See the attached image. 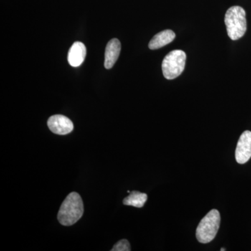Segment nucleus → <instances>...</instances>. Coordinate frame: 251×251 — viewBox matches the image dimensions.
Masks as SVG:
<instances>
[{"label":"nucleus","instance_id":"nucleus-1","mask_svg":"<svg viewBox=\"0 0 251 251\" xmlns=\"http://www.w3.org/2000/svg\"><path fill=\"white\" fill-rule=\"evenodd\" d=\"M83 212L82 198L78 193L72 192L66 198L61 205L57 219L63 226H73L81 219Z\"/></svg>","mask_w":251,"mask_h":251},{"label":"nucleus","instance_id":"nucleus-2","mask_svg":"<svg viewBox=\"0 0 251 251\" xmlns=\"http://www.w3.org/2000/svg\"><path fill=\"white\" fill-rule=\"evenodd\" d=\"M225 23L227 34L232 40L241 39L247 29L245 10L239 6L229 8L225 16Z\"/></svg>","mask_w":251,"mask_h":251},{"label":"nucleus","instance_id":"nucleus-3","mask_svg":"<svg viewBox=\"0 0 251 251\" xmlns=\"http://www.w3.org/2000/svg\"><path fill=\"white\" fill-rule=\"evenodd\" d=\"M221 224V216L217 209H212L202 219L197 229L196 237L198 242L207 244L215 238Z\"/></svg>","mask_w":251,"mask_h":251},{"label":"nucleus","instance_id":"nucleus-4","mask_svg":"<svg viewBox=\"0 0 251 251\" xmlns=\"http://www.w3.org/2000/svg\"><path fill=\"white\" fill-rule=\"evenodd\" d=\"M186 54L180 50H173L167 54L162 62L163 75L168 80H173L184 72Z\"/></svg>","mask_w":251,"mask_h":251},{"label":"nucleus","instance_id":"nucleus-5","mask_svg":"<svg viewBox=\"0 0 251 251\" xmlns=\"http://www.w3.org/2000/svg\"><path fill=\"white\" fill-rule=\"evenodd\" d=\"M251 157V132L246 130L241 135L236 148V161L239 164H244Z\"/></svg>","mask_w":251,"mask_h":251},{"label":"nucleus","instance_id":"nucleus-6","mask_svg":"<svg viewBox=\"0 0 251 251\" xmlns=\"http://www.w3.org/2000/svg\"><path fill=\"white\" fill-rule=\"evenodd\" d=\"M48 126L51 131L57 135H67L74 130V124L70 119L62 115L51 116L48 120Z\"/></svg>","mask_w":251,"mask_h":251},{"label":"nucleus","instance_id":"nucleus-7","mask_svg":"<svg viewBox=\"0 0 251 251\" xmlns=\"http://www.w3.org/2000/svg\"><path fill=\"white\" fill-rule=\"evenodd\" d=\"M121 51V43L117 39H111L106 46L105 52V69H110L116 63Z\"/></svg>","mask_w":251,"mask_h":251},{"label":"nucleus","instance_id":"nucleus-8","mask_svg":"<svg viewBox=\"0 0 251 251\" xmlns=\"http://www.w3.org/2000/svg\"><path fill=\"white\" fill-rule=\"evenodd\" d=\"M86 54V47L82 43L79 41L74 43L68 54L69 64L73 67H80L85 60Z\"/></svg>","mask_w":251,"mask_h":251},{"label":"nucleus","instance_id":"nucleus-9","mask_svg":"<svg viewBox=\"0 0 251 251\" xmlns=\"http://www.w3.org/2000/svg\"><path fill=\"white\" fill-rule=\"evenodd\" d=\"M175 33L171 29H166L156 34L149 44V48L151 50L161 49L163 46L171 44L175 39Z\"/></svg>","mask_w":251,"mask_h":251},{"label":"nucleus","instance_id":"nucleus-10","mask_svg":"<svg viewBox=\"0 0 251 251\" xmlns=\"http://www.w3.org/2000/svg\"><path fill=\"white\" fill-rule=\"evenodd\" d=\"M148 195L140 193L139 191H132L129 196L124 199L123 203L125 205L133 206L137 208H142L145 205L148 200Z\"/></svg>","mask_w":251,"mask_h":251},{"label":"nucleus","instance_id":"nucleus-11","mask_svg":"<svg viewBox=\"0 0 251 251\" xmlns=\"http://www.w3.org/2000/svg\"><path fill=\"white\" fill-rule=\"evenodd\" d=\"M130 246L129 242L126 239H122L120 242L117 243L113 248L111 249V251H130Z\"/></svg>","mask_w":251,"mask_h":251},{"label":"nucleus","instance_id":"nucleus-12","mask_svg":"<svg viewBox=\"0 0 251 251\" xmlns=\"http://www.w3.org/2000/svg\"><path fill=\"white\" fill-rule=\"evenodd\" d=\"M221 251H226V249H224V248H222V249H221Z\"/></svg>","mask_w":251,"mask_h":251}]
</instances>
